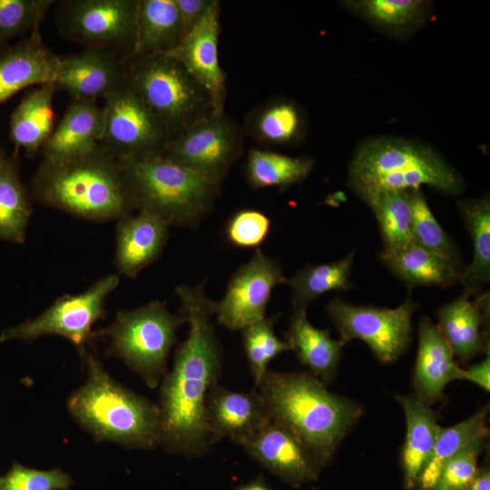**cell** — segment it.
<instances>
[{
	"label": "cell",
	"instance_id": "obj_22",
	"mask_svg": "<svg viewBox=\"0 0 490 490\" xmlns=\"http://www.w3.org/2000/svg\"><path fill=\"white\" fill-rule=\"evenodd\" d=\"M467 290L437 310L440 333L454 356L467 362L486 350L484 322L489 316V296L484 294L472 301Z\"/></svg>",
	"mask_w": 490,
	"mask_h": 490
},
{
	"label": "cell",
	"instance_id": "obj_46",
	"mask_svg": "<svg viewBox=\"0 0 490 490\" xmlns=\"http://www.w3.org/2000/svg\"><path fill=\"white\" fill-rule=\"evenodd\" d=\"M234 490H272L270 485L265 481L260 475L248 484L237 487Z\"/></svg>",
	"mask_w": 490,
	"mask_h": 490
},
{
	"label": "cell",
	"instance_id": "obj_5",
	"mask_svg": "<svg viewBox=\"0 0 490 490\" xmlns=\"http://www.w3.org/2000/svg\"><path fill=\"white\" fill-rule=\"evenodd\" d=\"M120 163L135 210L153 214L169 226L197 229L220 191L221 182L163 155Z\"/></svg>",
	"mask_w": 490,
	"mask_h": 490
},
{
	"label": "cell",
	"instance_id": "obj_15",
	"mask_svg": "<svg viewBox=\"0 0 490 490\" xmlns=\"http://www.w3.org/2000/svg\"><path fill=\"white\" fill-rule=\"evenodd\" d=\"M220 4H215L201 21L166 54L180 62L204 88L211 98L213 114L224 113L226 75L220 64L218 43L220 32Z\"/></svg>",
	"mask_w": 490,
	"mask_h": 490
},
{
	"label": "cell",
	"instance_id": "obj_4",
	"mask_svg": "<svg viewBox=\"0 0 490 490\" xmlns=\"http://www.w3.org/2000/svg\"><path fill=\"white\" fill-rule=\"evenodd\" d=\"M87 379L68 399V410L97 441L150 450L160 446V410L147 398L116 382L86 348Z\"/></svg>",
	"mask_w": 490,
	"mask_h": 490
},
{
	"label": "cell",
	"instance_id": "obj_43",
	"mask_svg": "<svg viewBox=\"0 0 490 490\" xmlns=\"http://www.w3.org/2000/svg\"><path fill=\"white\" fill-rule=\"evenodd\" d=\"M216 0H175L179 10L182 37L204 17Z\"/></svg>",
	"mask_w": 490,
	"mask_h": 490
},
{
	"label": "cell",
	"instance_id": "obj_2",
	"mask_svg": "<svg viewBox=\"0 0 490 490\" xmlns=\"http://www.w3.org/2000/svg\"><path fill=\"white\" fill-rule=\"evenodd\" d=\"M256 389L271 419L292 432L321 468L363 413L357 402L328 391L308 372L269 369Z\"/></svg>",
	"mask_w": 490,
	"mask_h": 490
},
{
	"label": "cell",
	"instance_id": "obj_39",
	"mask_svg": "<svg viewBox=\"0 0 490 490\" xmlns=\"http://www.w3.org/2000/svg\"><path fill=\"white\" fill-rule=\"evenodd\" d=\"M73 484L72 476L61 468L39 470L16 462L0 476V490H70Z\"/></svg>",
	"mask_w": 490,
	"mask_h": 490
},
{
	"label": "cell",
	"instance_id": "obj_16",
	"mask_svg": "<svg viewBox=\"0 0 490 490\" xmlns=\"http://www.w3.org/2000/svg\"><path fill=\"white\" fill-rule=\"evenodd\" d=\"M240 446L260 466L294 487L316 480L322 469L301 441L272 419Z\"/></svg>",
	"mask_w": 490,
	"mask_h": 490
},
{
	"label": "cell",
	"instance_id": "obj_34",
	"mask_svg": "<svg viewBox=\"0 0 490 490\" xmlns=\"http://www.w3.org/2000/svg\"><path fill=\"white\" fill-rule=\"evenodd\" d=\"M301 122L300 113L295 104L273 99L251 110L242 130L260 144L281 145L298 136Z\"/></svg>",
	"mask_w": 490,
	"mask_h": 490
},
{
	"label": "cell",
	"instance_id": "obj_23",
	"mask_svg": "<svg viewBox=\"0 0 490 490\" xmlns=\"http://www.w3.org/2000/svg\"><path fill=\"white\" fill-rule=\"evenodd\" d=\"M459 369L437 326L429 318H421L413 376L416 395L429 405L441 400L446 385L456 380Z\"/></svg>",
	"mask_w": 490,
	"mask_h": 490
},
{
	"label": "cell",
	"instance_id": "obj_30",
	"mask_svg": "<svg viewBox=\"0 0 490 490\" xmlns=\"http://www.w3.org/2000/svg\"><path fill=\"white\" fill-rule=\"evenodd\" d=\"M32 214L30 199L14 160L0 155V240L24 243Z\"/></svg>",
	"mask_w": 490,
	"mask_h": 490
},
{
	"label": "cell",
	"instance_id": "obj_29",
	"mask_svg": "<svg viewBox=\"0 0 490 490\" xmlns=\"http://www.w3.org/2000/svg\"><path fill=\"white\" fill-rule=\"evenodd\" d=\"M359 195L376 216L383 240V252L397 250L413 241L407 191L375 189Z\"/></svg>",
	"mask_w": 490,
	"mask_h": 490
},
{
	"label": "cell",
	"instance_id": "obj_40",
	"mask_svg": "<svg viewBox=\"0 0 490 490\" xmlns=\"http://www.w3.org/2000/svg\"><path fill=\"white\" fill-rule=\"evenodd\" d=\"M270 227V219L264 212L256 209H241L227 220L224 236L236 248L257 249L267 240Z\"/></svg>",
	"mask_w": 490,
	"mask_h": 490
},
{
	"label": "cell",
	"instance_id": "obj_1",
	"mask_svg": "<svg viewBox=\"0 0 490 490\" xmlns=\"http://www.w3.org/2000/svg\"><path fill=\"white\" fill-rule=\"evenodd\" d=\"M207 279L195 286L179 285L181 315L189 325L186 338L175 351L173 365L161 382V443L170 454L201 456L212 447L206 403L223 368V348L215 332L214 301L207 296Z\"/></svg>",
	"mask_w": 490,
	"mask_h": 490
},
{
	"label": "cell",
	"instance_id": "obj_25",
	"mask_svg": "<svg viewBox=\"0 0 490 490\" xmlns=\"http://www.w3.org/2000/svg\"><path fill=\"white\" fill-rule=\"evenodd\" d=\"M286 341L299 361L310 374L327 384L336 376L344 344L331 338L328 329L314 327L308 320L307 310L292 309Z\"/></svg>",
	"mask_w": 490,
	"mask_h": 490
},
{
	"label": "cell",
	"instance_id": "obj_27",
	"mask_svg": "<svg viewBox=\"0 0 490 490\" xmlns=\"http://www.w3.org/2000/svg\"><path fill=\"white\" fill-rule=\"evenodd\" d=\"M181 38V23L175 0H138L135 44L128 58L166 54Z\"/></svg>",
	"mask_w": 490,
	"mask_h": 490
},
{
	"label": "cell",
	"instance_id": "obj_36",
	"mask_svg": "<svg viewBox=\"0 0 490 490\" xmlns=\"http://www.w3.org/2000/svg\"><path fill=\"white\" fill-rule=\"evenodd\" d=\"M407 192L412 212L413 242L436 254L462 275L466 268L461 264L456 247L437 222L420 189L409 190Z\"/></svg>",
	"mask_w": 490,
	"mask_h": 490
},
{
	"label": "cell",
	"instance_id": "obj_28",
	"mask_svg": "<svg viewBox=\"0 0 490 490\" xmlns=\"http://www.w3.org/2000/svg\"><path fill=\"white\" fill-rule=\"evenodd\" d=\"M378 260L409 287H447L461 282L456 270L413 241L397 250L380 252Z\"/></svg>",
	"mask_w": 490,
	"mask_h": 490
},
{
	"label": "cell",
	"instance_id": "obj_38",
	"mask_svg": "<svg viewBox=\"0 0 490 490\" xmlns=\"http://www.w3.org/2000/svg\"><path fill=\"white\" fill-rule=\"evenodd\" d=\"M52 0H0V43L39 31Z\"/></svg>",
	"mask_w": 490,
	"mask_h": 490
},
{
	"label": "cell",
	"instance_id": "obj_19",
	"mask_svg": "<svg viewBox=\"0 0 490 490\" xmlns=\"http://www.w3.org/2000/svg\"><path fill=\"white\" fill-rule=\"evenodd\" d=\"M116 250L113 263L117 270L135 278L162 252L169 236V225L145 211L117 220Z\"/></svg>",
	"mask_w": 490,
	"mask_h": 490
},
{
	"label": "cell",
	"instance_id": "obj_48",
	"mask_svg": "<svg viewBox=\"0 0 490 490\" xmlns=\"http://www.w3.org/2000/svg\"><path fill=\"white\" fill-rule=\"evenodd\" d=\"M314 490H318V489H314Z\"/></svg>",
	"mask_w": 490,
	"mask_h": 490
},
{
	"label": "cell",
	"instance_id": "obj_24",
	"mask_svg": "<svg viewBox=\"0 0 490 490\" xmlns=\"http://www.w3.org/2000/svg\"><path fill=\"white\" fill-rule=\"evenodd\" d=\"M406 416L407 434L401 453L405 485L416 486L441 430L430 405L416 394L397 396Z\"/></svg>",
	"mask_w": 490,
	"mask_h": 490
},
{
	"label": "cell",
	"instance_id": "obj_42",
	"mask_svg": "<svg viewBox=\"0 0 490 490\" xmlns=\"http://www.w3.org/2000/svg\"><path fill=\"white\" fill-rule=\"evenodd\" d=\"M419 0H365L360 6L373 21L386 25H401L413 21L420 13Z\"/></svg>",
	"mask_w": 490,
	"mask_h": 490
},
{
	"label": "cell",
	"instance_id": "obj_45",
	"mask_svg": "<svg viewBox=\"0 0 490 490\" xmlns=\"http://www.w3.org/2000/svg\"><path fill=\"white\" fill-rule=\"evenodd\" d=\"M466 490H490V473L488 469L478 470L475 479Z\"/></svg>",
	"mask_w": 490,
	"mask_h": 490
},
{
	"label": "cell",
	"instance_id": "obj_12",
	"mask_svg": "<svg viewBox=\"0 0 490 490\" xmlns=\"http://www.w3.org/2000/svg\"><path fill=\"white\" fill-rule=\"evenodd\" d=\"M137 5L138 0L63 1L56 23L68 39L91 48L126 51V60L135 44Z\"/></svg>",
	"mask_w": 490,
	"mask_h": 490
},
{
	"label": "cell",
	"instance_id": "obj_41",
	"mask_svg": "<svg viewBox=\"0 0 490 490\" xmlns=\"http://www.w3.org/2000/svg\"><path fill=\"white\" fill-rule=\"evenodd\" d=\"M485 440L476 439L454 456L429 490H466L478 472L477 460Z\"/></svg>",
	"mask_w": 490,
	"mask_h": 490
},
{
	"label": "cell",
	"instance_id": "obj_47",
	"mask_svg": "<svg viewBox=\"0 0 490 490\" xmlns=\"http://www.w3.org/2000/svg\"><path fill=\"white\" fill-rule=\"evenodd\" d=\"M2 152H0V155H1Z\"/></svg>",
	"mask_w": 490,
	"mask_h": 490
},
{
	"label": "cell",
	"instance_id": "obj_13",
	"mask_svg": "<svg viewBox=\"0 0 490 490\" xmlns=\"http://www.w3.org/2000/svg\"><path fill=\"white\" fill-rule=\"evenodd\" d=\"M243 152V130L224 113L211 114L172 139L162 155L222 182Z\"/></svg>",
	"mask_w": 490,
	"mask_h": 490
},
{
	"label": "cell",
	"instance_id": "obj_9",
	"mask_svg": "<svg viewBox=\"0 0 490 490\" xmlns=\"http://www.w3.org/2000/svg\"><path fill=\"white\" fill-rule=\"evenodd\" d=\"M119 277L107 275L85 291L59 297L49 308L34 318L8 327L0 333V342L23 340L32 342L46 335L60 336L81 352L95 336L93 325L105 314V300L119 285Z\"/></svg>",
	"mask_w": 490,
	"mask_h": 490
},
{
	"label": "cell",
	"instance_id": "obj_8",
	"mask_svg": "<svg viewBox=\"0 0 490 490\" xmlns=\"http://www.w3.org/2000/svg\"><path fill=\"white\" fill-rule=\"evenodd\" d=\"M185 323L186 318L172 313L165 302L153 300L118 311L113 323L97 334L108 338L111 355L122 359L150 388H154L167 373L176 330Z\"/></svg>",
	"mask_w": 490,
	"mask_h": 490
},
{
	"label": "cell",
	"instance_id": "obj_17",
	"mask_svg": "<svg viewBox=\"0 0 490 490\" xmlns=\"http://www.w3.org/2000/svg\"><path fill=\"white\" fill-rule=\"evenodd\" d=\"M206 417L211 446L223 438L240 445L271 420L267 405L256 388L240 392L219 384L209 393Z\"/></svg>",
	"mask_w": 490,
	"mask_h": 490
},
{
	"label": "cell",
	"instance_id": "obj_21",
	"mask_svg": "<svg viewBox=\"0 0 490 490\" xmlns=\"http://www.w3.org/2000/svg\"><path fill=\"white\" fill-rule=\"evenodd\" d=\"M103 132V107L74 101L43 146L44 160L63 162L89 154L100 146Z\"/></svg>",
	"mask_w": 490,
	"mask_h": 490
},
{
	"label": "cell",
	"instance_id": "obj_18",
	"mask_svg": "<svg viewBox=\"0 0 490 490\" xmlns=\"http://www.w3.org/2000/svg\"><path fill=\"white\" fill-rule=\"evenodd\" d=\"M123 69L115 51L89 48L60 57L53 83L55 90L66 92L74 101L93 102L105 98L123 82Z\"/></svg>",
	"mask_w": 490,
	"mask_h": 490
},
{
	"label": "cell",
	"instance_id": "obj_11",
	"mask_svg": "<svg viewBox=\"0 0 490 490\" xmlns=\"http://www.w3.org/2000/svg\"><path fill=\"white\" fill-rule=\"evenodd\" d=\"M417 308L411 298L395 309L355 306L335 298L326 306V312L344 345L360 339L378 361L391 363L409 346L412 316Z\"/></svg>",
	"mask_w": 490,
	"mask_h": 490
},
{
	"label": "cell",
	"instance_id": "obj_35",
	"mask_svg": "<svg viewBox=\"0 0 490 490\" xmlns=\"http://www.w3.org/2000/svg\"><path fill=\"white\" fill-rule=\"evenodd\" d=\"M488 407H484L467 419L446 428H442L432 455L424 467L416 485L429 490L435 485L444 466L458 452L479 438H486Z\"/></svg>",
	"mask_w": 490,
	"mask_h": 490
},
{
	"label": "cell",
	"instance_id": "obj_31",
	"mask_svg": "<svg viewBox=\"0 0 490 490\" xmlns=\"http://www.w3.org/2000/svg\"><path fill=\"white\" fill-rule=\"evenodd\" d=\"M459 211L473 242V258L461 275L470 294L476 293L490 279V204L488 199L458 202Z\"/></svg>",
	"mask_w": 490,
	"mask_h": 490
},
{
	"label": "cell",
	"instance_id": "obj_20",
	"mask_svg": "<svg viewBox=\"0 0 490 490\" xmlns=\"http://www.w3.org/2000/svg\"><path fill=\"white\" fill-rule=\"evenodd\" d=\"M59 62L39 31L5 50L0 54V103L28 86L53 83Z\"/></svg>",
	"mask_w": 490,
	"mask_h": 490
},
{
	"label": "cell",
	"instance_id": "obj_33",
	"mask_svg": "<svg viewBox=\"0 0 490 490\" xmlns=\"http://www.w3.org/2000/svg\"><path fill=\"white\" fill-rule=\"evenodd\" d=\"M354 255L355 251H351L334 262L306 265L288 279L292 294V309L307 310L311 302L326 292L350 289Z\"/></svg>",
	"mask_w": 490,
	"mask_h": 490
},
{
	"label": "cell",
	"instance_id": "obj_6",
	"mask_svg": "<svg viewBox=\"0 0 490 490\" xmlns=\"http://www.w3.org/2000/svg\"><path fill=\"white\" fill-rule=\"evenodd\" d=\"M348 176L358 195L375 189L409 191L422 185L450 194L463 189L459 175L430 148L392 139L365 142L351 161Z\"/></svg>",
	"mask_w": 490,
	"mask_h": 490
},
{
	"label": "cell",
	"instance_id": "obj_3",
	"mask_svg": "<svg viewBox=\"0 0 490 490\" xmlns=\"http://www.w3.org/2000/svg\"><path fill=\"white\" fill-rule=\"evenodd\" d=\"M32 190L39 202L93 221L118 220L135 210L121 163L102 146L68 161L44 160Z\"/></svg>",
	"mask_w": 490,
	"mask_h": 490
},
{
	"label": "cell",
	"instance_id": "obj_14",
	"mask_svg": "<svg viewBox=\"0 0 490 490\" xmlns=\"http://www.w3.org/2000/svg\"><path fill=\"white\" fill-rule=\"evenodd\" d=\"M287 280L279 263L257 248L233 273L222 299L214 301L215 319L233 331L263 319L273 289Z\"/></svg>",
	"mask_w": 490,
	"mask_h": 490
},
{
	"label": "cell",
	"instance_id": "obj_10",
	"mask_svg": "<svg viewBox=\"0 0 490 490\" xmlns=\"http://www.w3.org/2000/svg\"><path fill=\"white\" fill-rule=\"evenodd\" d=\"M102 147L118 162L162 155L171 137L166 129L124 80L104 98Z\"/></svg>",
	"mask_w": 490,
	"mask_h": 490
},
{
	"label": "cell",
	"instance_id": "obj_26",
	"mask_svg": "<svg viewBox=\"0 0 490 490\" xmlns=\"http://www.w3.org/2000/svg\"><path fill=\"white\" fill-rule=\"evenodd\" d=\"M53 83H44L28 92L10 117L9 137L16 148L34 154L43 148L54 131L55 113Z\"/></svg>",
	"mask_w": 490,
	"mask_h": 490
},
{
	"label": "cell",
	"instance_id": "obj_7",
	"mask_svg": "<svg viewBox=\"0 0 490 490\" xmlns=\"http://www.w3.org/2000/svg\"><path fill=\"white\" fill-rule=\"evenodd\" d=\"M127 61L124 80L160 120L171 140L213 114L207 92L173 57L152 54Z\"/></svg>",
	"mask_w": 490,
	"mask_h": 490
},
{
	"label": "cell",
	"instance_id": "obj_32",
	"mask_svg": "<svg viewBox=\"0 0 490 490\" xmlns=\"http://www.w3.org/2000/svg\"><path fill=\"white\" fill-rule=\"evenodd\" d=\"M309 157H291L269 150L252 149L245 162L247 182L253 190L284 188L306 179L313 169Z\"/></svg>",
	"mask_w": 490,
	"mask_h": 490
},
{
	"label": "cell",
	"instance_id": "obj_44",
	"mask_svg": "<svg viewBox=\"0 0 490 490\" xmlns=\"http://www.w3.org/2000/svg\"><path fill=\"white\" fill-rule=\"evenodd\" d=\"M456 379L472 382L485 392L490 390V357L489 354L480 363L471 366L467 369H459Z\"/></svg>",
	"mask_w": 490,
	"mask_h": 490
},
{
	"label": "cell",
	"instance_id": "obj_37",
	"mask_svg": "<svg viewBox=\"0 0 490 490\" xmlns=\"http://www.w3.org/2000/svg\"><path fill=\"white\" fill-rule=\"evenodd\" d=\"M279 314L243 328L241 340L255 388L269 370V364L279 355L290 350L286 340L279 338L274 327Z\"/></svg>",
	"mask_w": 490,
	"mask_h": 490
}]
</instances>
